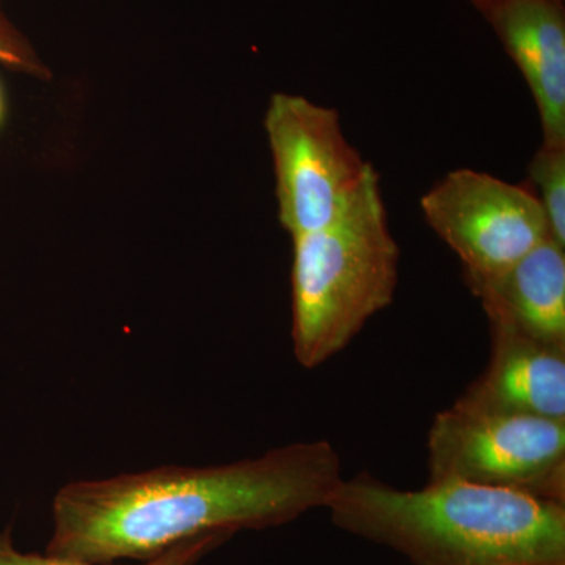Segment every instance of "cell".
<instances>
[{"mask_svg": "<svg viewBox=\"0 0 565 565\" xmlns=\"http://www.w3.org/2000/svg\"><path fill=\"white\" fill-rule=\"evenodd\" d=\"M341 481L337 449L313 440L217 467L73 482L55 494L46 555L96 565L152 559L199 535L286 525L326 509Z\"/></svg>", "mask_w": 565, "mask_h": 565, "instance_id": "obj_1", "label": "cell"}, {"mask_svg": "<svg viewBox=\"0 0 565 565\" xmlns=\"http://www.w3.org/2000/svg\"><path fill=\"white\" fill-rule=\"evenodd\" d=\"M334 526L412 565L564 563L565 503L470 482L396 489L371 473L344 479L326 504Z\"/></svg>", "mask_w": 565, "mask_h": 565, "instance_id": "obj_2", "label": "cell"}, {"mask_svg": "<svg viewBox=\"0 0 565 565\" xmlns=\"http://www.w3.org/2000/svg\"><path fill=\"white\" fill-rule=\"evenodd\" d=\"M399 256L375 169L333 222L292 237L291 337L300 366L329 362L393 303Z\"/></svg>", "mask_w": 565, "mask_h": 565, "instance_id": "obj_3", "label": "cell"}, {"mask_svg": "<svg viewBox=\"0 0 565 565\" xmlns=\"http://www.w3.org/2000/svg\"><path fill=\"white\" fill-rule=\"evenodd\" d=\"M429 482L460 481L565 503V422L456 403L427 433Z\"/></svg>", "mask_w": 565, "mask_h": 565, "instance_id": "obj_4", "label": "cell"}, {"mask_svg": "<svg viewBox=\"0 0 565 565\" xmlns=\"http://www.w3.org/2000/svg\"><path fill=\"white\" fill-rule=\"evenodd\" d=\"M264 128L273 152L278 221L291 237L333 222L374 170L345 139L338 110L303 96L275 93Z\"/></svg>", "mask_w": 565, "mask_h": 565, "instance_id": "obj_5", "label": "cell"}, {"mask_svg": "<svg viewBox=\"0 0 565 565\" xmlns=\"http://www.w3.org/2000/svg\"><path fill=\"white\" fill-rule=\"evenodd\" d=\"M419 206L427 225L462 263L471 292L552 237L533 191L471 169L445 174Z\"/></svg>", "mask_w": 565, "mask_h": 565, "instance_id": "obj_6", "label": "cell"}, {"mask_svg": "<svg viewBox=\"0 0 565 565\" xmlns=\"http://www.w3.org/2000/svg\"><path fill=\"white\" fill-rule=\"evenodd\" d=\"M478 10L525 77L541 118L542 147L565 148L564 0H490Z\"/></svg>", "mask_w": 565, "mask_h": 565, "instance_id": "obj_7", "label": "cell"}, {"mask_svg": "<svg viewBox=\"0 0 565 565\" xmlns=\"http://www.w3.org/2000/svg\"><path fill=\"white\" fill-rule=\"evenodd\" d=\"M489 323V363L457 403L565 422V345L544 343L503 322Z\"/></svg>", "mask_w": 565, "mask_h": 565, "instance_id": "obj_8", "label": "cell"}, {"mask_svg": "<svg viewBox=\"0 0 565 565\" xmlns=\"http://www.w3.org/2000/svg\"><path fill=\"white\" fill-rule=\"evenodd\" d=\"M473 294L489 321L565 345V247L552 237Z\"/></svg>", "mask_w": 565, "mask_h": 565, "instance_id": "obj_9", "label": "cell"}, {"mask_svg": "<svg viewBox=\"0 0 565 565\" xmlns=\"http://www.w3.org/2000/svg\"><path fill=\"white\" fill-rule=\"evenodd\" d=\"M550 236L565 247V148H539L527 167Z\"/></svg>", "mask_w": 565, "mask_h": 565, "instance_id": "obj_10", "label": "cell"}, {"mask_svg": "<svg viewBox=\"0 0 565 565\" xmlns=\"http://www.w3.org/2000/svg\"><path fill=\"white\" fill-rule=\"evenodd\" d=\"M233 533H211L189 539L181 544L172 546L162 555L148 559L141 565H196L203 556L212 550L217 548L223 542L228 541ZM0 565H96L76 563V561L61 559L50 555H33V553H21L14 548L11 541L10 530L0 534Z\"/></svg>", "mask_w": 565, "mask_h": 565, "instance_id": "obj_11", "label": "cell"}, {"mask_svg": "<svg viewBox=\"0 0 565 565\" xmlns=\"http://www.w3.org/2000/svg\"><path fill=\"white\" fill-rule=\"evenodd\" d=\"M0 63L33 74L43 73L39 58L33 54L28 41L6 18H0Z\"/></svg>", "mask_w": 565, "mask_h": 565, "instance_id": "obj_12", "label": "cell"}, {"mask_svg": "<svg viewBox=\"0 0 565 565\" xmlns=\"http://www.w3.org/2000/svg\"><path fill=\"white\" fill-rule=\"evenodd\" d=\"M471 3L476 7V9H479V7L484 6V3L490 2V0H470Z\"/></svg>", "mask_w": 565, "mask_h": 565, "instance_id": "obj_13", "label": "cell"}, {"mask_svg": "<svg viewBox=\"0 0 565 565\" xmlns=\"http://www.w3.org/2000/svg\"><path fill=\"white\" fill-rule=\"evenodd\" d=\"M525 565H565L564 563H535V564H525Z\"/></svg>", "mask_w": 565, "mask_h": 565, "instance_id": "obj_14", "label": "cell"}, {"mask_svg": "<svg viewBox=\"0 0 565 565\" xmlns=\"http://www.w3.org/2000/svg\"><path fill=\"white\" fill-rule=\"evenodd\" d=\"M0 117H2V102H0Z\"/></svg>", "mask_w": 565, "mask_h": 565, "instance_id": "obj_15", "label": "cell"}, {"mask_svg": "<svg viewBox=\"0 0 565 565\" xmlns=\"http://www.w3.org/2000/svg\"><path fill=\"white\" fill-rule=\"evenodd\" d=\"M0 18H6V17H3V13H2V6H0Z\"/></svg>", "mask_w": 565, "mask_h": 565, "instance_id": "obj_16", "label": "cell"}]
</instances>
